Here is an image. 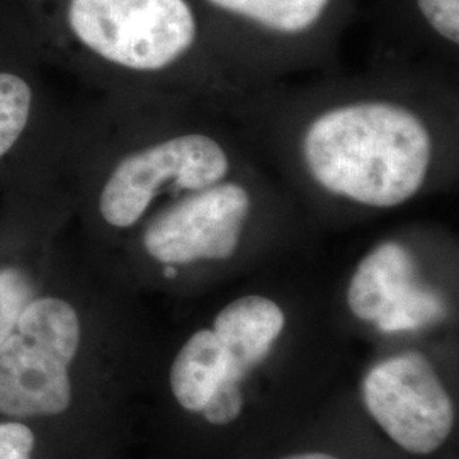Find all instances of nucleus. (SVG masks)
<instances>
[{"instance_id": "nucleus-1", "label": "nucleus", "mask_w": 459, "mask_h": 459, "mask_svg": "<svg viewBox=\"0 0 459 459\" xmlns=\"http://www.w3.org/2000/svg\"><path fill=\"white\" fill-rule=\"evenodd\" d=\"M98 324L60 244L43 286L0 344V415L36 427L58 459L75 458L85 439Z\"/></svg>"}, {"instance_id": "nucleus-2", "label": "nucleus", "mask_w": 459, "mask_h": 459, "mask_svg": "<svg viewBox=\"0 0 459 459\" xmlns=\"http://www.w3.org/2000/svg\"><path fill=\"white\" fill-rule=\"evenodd\" d=\"M313 181L333 196L390 210L419 195L432 162L426 123L405 106L364 100L315 117L301 142Z\"/></svg>"}, {"instance_id": "nucleus-3", "label": "nucleus", "mask_w": 459, "mask_h": 459, "mask_svg": "<svg viewBox=\"0 0 459 459\" xmlns=\"http://www.w3.org/2000/svg\"><path fill=\"white\" fill-rule=\"evenodd\" d=\"M98 170L81 184L70 179L74 212L87 214L99 231L123 237L142 225L160 197L223 181L230 160L212 136L184 133L126 148Z\"/></svg>"}, {"instance_id": "nucleus-4", "label": "nucleus", "mask_w": 459, "mask_h": 459, "mask_svg": "<svg viewBox=\"0 0 459 459\" xmlns=\"http://www.w3.org/2000/svg\"><path fill=\"white\" fill-rule=\"evenodd\" d=\"M64 125L53 142L2 187L0 344L48 276L74 213Z\"/></svg>"}, {"instance_id": "nucleus-5", "label": "nucleus", "mask_w": 459, "mask_h": 459, "mask_svg": "<svg viewBox=\"0 0 459 459\" xmlns=\"http://www.w3.org/2000/svg\"><path fill=\"white\" fill-rule=\"evenodd\" d=\"M64 28L85 60L125 79L164 74L196 41L186 0H65Z\"/></svg>"}, {"instance_id": "nucleus-6", "label": "nucleus", "mask_w": 459, "mask_h": 459, "mask_svg": "<svg viewBox=\"0 0 459 459\" xmlns=\"http://www.w3.org/2000/svg\"><path fill=\"white\" fill-rule=\"evenodd\" d=\"M244 186L218 182L148 214L134 238L138 255L152 265L174 267L235 255L250 216Z\"/></svg>"}, {"instance_id": "nucleus-7", "label": "nucleus", "mask_w": 459, "mask_h": 459, "mask_svg": "<svg viewBox=\"0 0 459 459\" xmlns=\"http://www.w3.org/2000/svg\"><path fill=\"white\" fill-rule=\"evenodd\" d=\"M362 396L381 429L413 455L437 451L453 430L451 396L432 364L419 352L377 364L364 379Z\"/></svg>"}, {"instance_id": "nucleus-8", "label": "nucleus", "mask_w": 459, "mask_h": 459, "mask_svg": "<svg viewBox=\"0 0 459 459\" xmlns=\"http://www.w3.org/2000/svg\"><path fill=\"white\" fill-rule=\"evenodd\" d=\"M64 119L49 99L41 55L0 39V189L48 147Z\"/></svg>"}, {"instance_id": "nucleus-9", "label": "nucleus", "mask_w": 459, "mask_h": 459, "mask_svg": "<svg viewBox=\"0 0 459 459\" xmlns=\"http://www.w3.org/2000/svg\"><path fill=\"white\" fill-rule=\"evenodd\" d=\"M347 305L385 332L420 328L443 318V298L422 286L411 250L398 242L375 247L354 271Z\"/></svg>"}, {"instance_id": "nucleus-10", "label": "nucleus", "mask_w": 459, "mask_h": 459, "mask_svg": "<svg viewBox=\"0 0 459 459\" xmlns=\"http://www.w3.org/2000/svg\"><path fill=\"white\" fill-rule=\"evenodd\" d=\"M284 325V312L265 296H242L218 313L213 332L229 359V379L242 383L267 358Z\"/></svg>"}, {"instance_id": "nucleus-11", "label": "nucleus", "mask_w": 459, "mask_h": 459, "mask_svg": "<svg viewBox=\"0 0 459 459\" xmlns=\"http://www.w3.org/2000/svg\"><path fill=\"white\" fill-rule=\"evenodd\" d=\"M223 379H229V359L213 330L193 333L169 371L170 392L187 411H203Z\"/></svg>"}, {"instance_id": "nucleus-12", "label": "nucleus", "mask_w": 459, "mask_h": 459, "mask_svg": "<svg viewBox=\"0 0 459 459\" xmlns=\"http://www.w3.org/2000/svg\"><path fill=\"white\" fill-rule=\"evenodd\" d=\"M231 14L247 17L278 33L307 31L322 17L330 0H210Z\"/></svg>"}, {"instance_id": "nucleus-13", "label": "nucleus", "mask_w": 459, "mask_h": 459, "mask_svg": "<svg viewBox=\"0 0 459 459\" xmlns=\"http://www.w3.org/2000/svg\"><path fill=\"white\" fill-rule=\"evenodd\" d=\"M0 459H58L36 427L0 415Z\"/></svg>"}, {"instance_id": "nucleus-14", "label": "nucleus", "mask_w": 459, "mask_h": 459, "mask_svg": "<svg viewBox=\"0 0 459 459\" xmlns=\"http://www.w3.org/2000/svg\"><path fill=\"white\" fill-rule=\"evenodd\" d=\"M242 383L223 379L218 390L212 394L206 407L203 409L204 419L213 426H227L233 422L244 409Z\"/></svg>"}, {"instance_id": "nucleus-15", "label": "nucleus", "mask_w": 459, "mask_h": 459, "mask_svg": "<svg viewBox=\"0 0 459 459\" xmlns=\"http://www.w3.org/2000/svg\"><path fill=\"white\" fill-rule=\"evenodd\" d=\"M430 28L447 41L459 43V0H417Z\"/></svg>"}, {"instance_id": "nucleus-16", "label": "nucleus", "mask_w": 459, "mask_h": 459, "mask_svg": "<svg viewBox=\"0 0 459 459\" xmlns=\"http://www.w3.org/2000/svg\"><path fill=\"white\" fill-rule=\"evenodd\" d=\"M282 459H337L335 456L330 455H324V453H305V455H295V456H288Z\"/></svg>"}]
</instances>
